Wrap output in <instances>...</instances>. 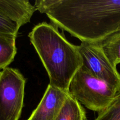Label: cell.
I'll return each instance as SVG.
<instances>
[{"label": "cell", "instance_id": "cell-1", "mask_svg": "<svg viewBox=\"0 0 120 120\" xmlns=\"http://www.w3.org/2000/svg\"><path fill=\"white\" fill-rule=\"evenodd\" d=\"M34 6L81 42L100 45L120 31V0H36Z\"/></svg>", "mask_w": 120, "mask_h": 120}, {"label": "cell", "instance_id": "cell-2", "mask_svg": "<svg viewBox=\"0 0 120 120\" xmlns=\"http://www.w3.org/2000/svg\"><path fill=\"white\" fill-rule=\"evenodd\" d=\"M49 79V84L68 93L75 73L82 60L77 46L68 42L52 23L41 22L28 34Z\"/></svg>", "mask_w": 120, "mask_h": 120}, {"label": "cell", "instance_id": "cell-3", "mask_svg": "<svg viewBox=\"0 0 120 120\" xmlns=\"http://www.w3.org/2000/svg\"><path fill=\"white\" fill-rule=\"evenodd\" d=\"M117 90L81 67L72 79L68 94L92 111L100 112L111 103Z\"/></svg>", "mask_w": 120, "mask_h": 120}, {"label": "cell", "instance_id": "cell-4", "mask_svg": "<svg viewBox=\"0 0 120 120\" xmlns=\"http://www.w3.org/2000/svg\"><path fill=\"white\" fill-rule=\"evenodd\" d=\"M26 79L18 69L7 67L0 77V120H19Z\"/></svg>", "mask_w": 120, "mask_h": 120}, {"label": "cell", "instance_id": "cell-5", "mask_svg": "<svg viewBox=\"0 0 120 120\" xmlns=\"http://www.w3.org/2000/svg\"><path fill=\"white\" fill-rule=\"evenodd\" d=\"M77 48L82 58V66L93 76L119 91L120 74L110 63L101 46L81 42Z\"/></svg>", "mask_w": 120, "mask_h": 120}, {"label": "cell", "instance_id": "cell-6", "mask_svg": "<svg viewBox=\"0 0 120 120\" xmlns=\"http://www.w3.org/2000/svg\"><path fill=\"white\" fill-rule=\"evenodd\" d=\"M68 93L48 84L36 109L27 120H55Z\"/></svg>", "mask_w": 120, "mask_h": 120}, {"label": "cell", "instance_id": "cell-7", "mask_svg": "<svg viewBox=\"0 0 120 120\" xmlns=\"http://www.w3.org/2000/svg\"><path fill=\"white\" fill-rule=\"evenodd\" d=\"M36 8L28 0H0V15L21 26L30 22Z\"/></svg>", "mask_w": 120, "mask_h": 120}, {"label": "cell", "instance_id": "cell-8", "mask_svg": "<svg viewBox=\"0 0 120 120\" xmlns=\"http://www.w3.org/2000/svg\"><path fill=\"white\" fill-rule=\"evenodd\" d=\"M86 112L75 98L69 96L66 98L55 120H86Z\"/></svg>", "mask_w": 120, "mask_h": 120}, {"label": "cell", "instance_id": "cell-9", "mask_svg": "<svg viewBox=\"0 0 120 120\" xmlns=\"http://www.w3.org/2000/svg\"><path fill=\"white\" fill-rule=\"evenodd\" d=\"M16 36L0 34V70L8 67L16 54Z\"/></svg>", "mask_w": 120, "mask_h": 120}, {"label": "cell", "instance_id": "cell-10", "mask_svg": "<svg viewBox=\"0 0 120 120\" xmlns=\"http://www.w3.org/2000/svg\"><path fill=\"white\" fill-rule=\"evenodd\" d=\"M112 65L116 68L120 63V31L100 45Z\"/></svg>", "mask_w": 120, "mask_h": 120}, {"label": "cell", "instance_id": "cell-11", "mask_svg": "<svg viewBox=\"0 0 120 120\" xmlns=\"http://www.w3.org/2000/svg\"><path fill=\"white\" fill-rule=\"evenodd\" d=\"M95 120H120V90L108 107L98 112Z\"/></svg>", "mask_w": 120, "mask_h": 120}, {"label": "cell", "instance_id": "cell-12", "mask_svg": "<svg viewBox=\"0 0 120 120\" xmlns=\"http://www.w3.org/2000/svg\"><path fill=\"white\" fill-rule=\"evenodd\" d=\"M21 26L16 22L0 15V34L12 35L17 37Z\"/></svg>", "mask_w": 120, "mask_h": 120}, {"label": "cell", "instance_id": "cell-13", "mask_svg": "<svg viewBox=\"0 0 120 120\" xmlns=\"http://www.w3.org/2000/svg\"><path fill=\"white\" fill-rule=\"evenodd\" d=\"M1 71L0 70V77H1Z\"/></svg>", "mask_w": 120, "mask_h": 120}]
</instances>
